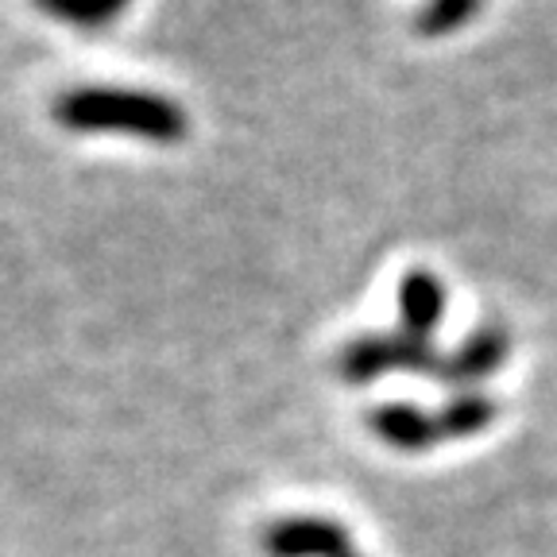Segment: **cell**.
I'll return each instance as SVG.
<instances>
[{"label": "cell", "instance_id": "obj_1", "mask_svg": "<svg viewBox=\"0 0 557 557\" xmlns=\"http://www.w3.org/2000/svg\"><path fill=\"white\" fill-rule=\"evenodd\" d=\"M51 113L70 132H116L148 144H183L190 136V116L183 104L151 89L78 86L62 94Z\"/></svg>", "mask_w": 557, "mask_h": 557}, {"label": "cell", "instance_id": "obj_2", "mask_svg": "<svg viewBox=\"0 0 557 557\" xmlns=\"http://www.w3.org/2000/svg\"><path fill=\"white\" fill-rule=\"evenodd\" d=\"M499 418V407L480 392H461L457 399L445 403L437 414L410 407V403H383L368 414V426L383 445L403 453H422L445 442H461V437L484 434Z\"/></svg>", "mask_w": 557, "mask_h": 557}, {"label": "cell", "instance_id": "obj_3", "mask_svg": "<svg viewBox=\"0 0 557 557\" xmlns=\"http://www.w3.org/2000/svg\"><path fill=\"white\" fill-rule=\"evenodd\" d=\"M445 352H437L434 341L410 337V333H372V337H357L352 345H345V352L337 357V375L345 383H375L387 372H418L437 380L442 372Z\"/></svg>", "mask_w": 557, "mask_h": 557}, {"label": "cell", "instance_id": "obj_4", "mask_svg": "<svg viewBox=\"0 0 557 557\" xmlns=\"http://www.w3.org/2000/svg\"><path fill=\"white\" fill-rule=\"evenodd\" d=\"M260 546L268 557H364L345 527L322 515H287L268 522Z\"/></svg>", "mask_w": 557, "mask_h": 557}, {"label": "cell", "instance_id": "obj_5", "mask_svg": "<svg viewBox=\"0 0 557 557\" xmlns=\"http://www.w3.org/2000/svg\"><path fill=\"white\" fill-rule=\"evenodd\" d=\"M507 357H511V333H507L504 325H484V330L472 333L457 352H445L442 372H437L434 383L469 392L472 383L499 372V368L507 364Z\"/></svg>", "mask_w": 557, "mask_h": 557}, {"label": "cell", "instance_id": "obj_6", "mask_svg": "<svg viewBox=\"0 0 557 557\" xmlns=\"http://www.w3.org/2000/svg\"><path fill=\"white\" fill-rule=\"evenodd\" d=\"M445 318V287L434 271H407L399 278V330L410 337H434Z\"/></svg>", "mask_w": 557, "mask_h": 557}, {"label": "cell", "instance_id": "obj_7", "mask_svg": "<svg viewBox=\"0 0 557 557\" xmlns=\"http://www.w3.org/2000/svg\"><path fill=\"white\" fill-rule=\"evenodd\" d=\"M47 16L62 20L70 27H82V32H97V27L113 24L124 9H128V0H35Z\"/></svg>", "mask_w": 557, "mask_h": 557}, {"label": "cell", "instance_id": "obj_8", "mask_svg": "<svg viewBox=\"0 0 557 557\" xmlns=\"http://www.w3.org/2000/svg\"><path fill=\"white\" fill-rule=\"evenodd\" d=\"M484 9V0H430L426 9L418 12L414 27L418 35H449L457 27L472 24Z\"/></svg>", "mask_w": 557, "mask_h": 557}]
</instances>
